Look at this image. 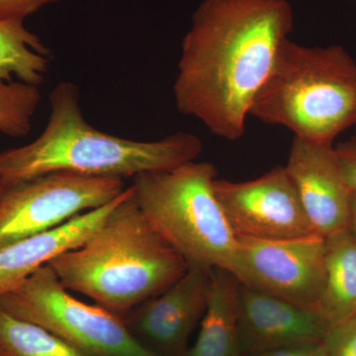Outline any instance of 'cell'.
Wrapping results in <instances>:
<instances>
[{
  "label": "cell",
  "instance_id": "obj_21",
  "mask_svg": "<svg viewBox=\"0 0 356 356\" xmlns=\"http://www.w3.org/2000/svg\"><path fill=\"white\" fill-rule=\"evenodd\" d=\"M344 181L353 193H356V138L341 143L334 147Z\"/></svg>",
  "mask_w": 356,
  "mask_h": 356
},
{
  "label": "cell",
  "instance_id": "obj_20",
  "mask_svg": "<svg viewBox=\"0 0 356 356\" xmlns=\"http://www.w3.org/2000/svg\"><path fill=\"white\" fill-rule=\"evenodd\" d=\"M60 0H0V20L24 22L40 9Z\"/></svg>",
  "mask_w": 356,
  "mask_h": 356
},
{
  "label": "cell",
  "instance_id": "obj_1",
  "mask_svg": "<svg viewBox=\"0 0 356 356\" xmlns=\"http://www.w3.org/2000/svg\"><path fill=\"white\" fill-rule=\"evenodd\" d=\"M294 26L288 0H203L181 44L175 86L180 113L234 142Z\"/></svg>",
  "mask_w": 356,
  "mask_h": 356
},
{
  "label": "cell",
  "instance_id": "obj_8",
  "mask_svg": "<svg viewBox=\"0 0 356 356\" xmlns=\"http://www.w3.org/2000/svg\"><path fill=\"white\" fill-rule=\"evenodd\" d=\"M238 241L233 275L241 284L314 310L325 286V238Z\"/></svg>",
  "mask_w": 356,
  "mask_h": 356
},
{
  "label": "cell",
  "instance_id": "obj_18",
  "mask_svg": "<svg viewBox=\"0 0 356 356\" xmlns=\"http://www.w3.org/2000/svg\"><path fill=\"white\" fill-rule=\"evenodd\" d=\"M41 102L39 86L13 81L0 86V133L9 137H26Z\"/></svg>",
  "mask_w": 356,
  "mask_h": 356
},
{
  "label": "cell",
  "instance_id": "obj_7",
  "mask_svg": "<svg viewBox=\"0 0 356 356\" xmlns=\"http://www.w3.org/2000/svg\"><path fill=\"white\" fill-rule=\"evenodd\" d=\"M122 178L51 172L7 182L0 191V248L58 228L121 195Z\"/></svg>",
  "mask_w": 356,
  "mask_h": 356
},
{
  "label": "cell",
  "instance_id": "obj_4",
  "mask_svg": "<svg viewBox=\"0 0 356 356\" xmlns=\"http://www.w3.org/2000/svg\"><path fill=\"white\" fill-rule=\"evenodd\" d=\"M264 123L295 137L332 145L356 127V62L339 44L306 47L287 39L250 110Z\"/></svg>",
  "mask_w": 356,
  "mask_h": 356
},
{
  "label": "cell",
  "instance_id": "obj_14",
  "mask_svg": "<svg viewBox=\"0 0 356 356\" xmlns=\"http://www.w3.org/2000/svg\"><path fill=\"white\" fill-rule=\"evenodd\" d=\"M240 282L233 274L212 268L207 309L197 341L185 356H243L238 339Z\"/></svg>",
  "mask_w": 356,
  "mask_h": 356
},
{
  "label": "cell",
  "instance_id": "obj_2",
  "mask_svg": "<svg viewBox=\"0 0 356 356\" xmlns=\"http://www.w3.org/2000/svg\"><path fill=\"white\" fill-rule=\"evenodd\" d=\"M69 291L121 318L177 282L188 268L140 209L133 185L81 245L49 262Z\"/></svg>",
  "mask_w": 356,
  "mask_h": 356
},
{
  "label": "cell",
  "instance_id": "obj_13",
  "mask_svg": "<svg viewBox=\"0 0 356 356\" xmlns=\"http://www.w3.org/2000/svg\"><path fill=\"white\" fill-rule=\"evenodd\" d=\"M123 193L102 207L72 218L57 229L0 248V297L19 287L58 254L81 245L108 216Z\"/></svg>",
  "mask_w": 356,
  "mask_h": 356
},
{
  "label": "cell",
  "instance_id": "obj_11",
  "mask_svg": "<svg viewBox=\"0 0 356 356\" xmlns=\"http://www.w3.org/2000/svg\"><path fill=\"white\" fill-rule=\"evenodd\" d=\"M285 168L316 235L325 238L348 229L353 191L344 181L332 145L294 137Z\"/></svg>",
  "mask_w": 356,
  "mask_h": 356
},
{
  "label": "cell",
  "instance_id": "obj_10",
  "mask_svg": "<svg viewBox=\"0 0 356 356\" xmlns=\"http://www.w3.org/2000/svg\"><path fill=\"white\" fill-rule=\"evenodd\" d=\"M212 268L188 264L186 273L123 320L131 334L159 356H185L192 332L207 309Z\"/></svg>",
  "mask_w": 356,
  "mask_h": 356
},
{
  "label": "cell",
  "instance_id": "obj_25",
  "mask_svg": "<svg viewBox=\"0 0 356 356\" xmlns=\"http://www.w3.org/2000/svg\"><path fill=\"white\" fill-rule=\"evenodd\" d=\"M355 131H356V127H355Z\"/></svg>",
  "mask_w": 356,
  "mask_h": 356
},
{
  "label": "cell",
  "instance_id": "obj_24",
  "mask_svg": "<svg viewBox=\"0 0 356 356\" xmlns=\"http://www.w3.org/2000/svg\"><path fill=\"white\" fill-rule=\"evenodd\" d=\"M2 184H3V182H2L1 177H0V191H1V188H2Z\"/></svg>",
  "mask_w": 356,
  "mask_h": 356
},
{
  "label": "cell",
  "instance_id": "obj_23",
  "mask_svg": "<svg viewBox=\"0 0 356 356\" xmlns=\"http://www.w3.org/2000/svg\"><path fill=\"white\" fill-rule=\"evenodd\" d=\"M348 229L356 238V193H353V195H351L350 227H348Z\"/></svg>",
  "mask_w": 356,
  "mask_h": 356
},
{
  "label": "cell",
  "instance_id": "obj_22",
  "mask_svg": "<svg viewBox=\"0 0 356 356\" xmlns=\"http://www.w3.org/2000/svg\"><path fill=\"white\" fill-rule=\"evenodd\" d=\"M248 356H325L324 341L318 343L285 346Z\"/></svg>",
  "mask_w": 356,
  "mask_h": 356
},
{
  "label": "cell",
  "instance_id": "obj_12",
  "mask_svg": "<svg viewBox=\"0 0 356 356\" xmlns=\"http://www.w3.org/2000/svg\"><path fill=\"white\" fill-rule=\"evenodd\" d=\"M329 331L315 311L240 283L238 339L243 356L318 343Z\"/></svg>",
  "mask_w": 356,
  "mask_h": 356
},
{
  "label": "cell",
  "instance_id": "obj_6",
  "mask_svg": "<svg viewBox=\"0 0 356 356\" xmlns=\"http://www.w3.org/2000/svg\"><path fill=\"white\" fill-rule=\"evenodd\" d=\"M49 264L0 297V308L38 325L86 356H159L131 334L123 320L70 294Z\"/></svg>",
  "mask_w": 356,
  "mask_h": 356
},
{
  "label": "cell",
  "instance_id": "obj_9",
  "mask_svg": "<svg viewBox=\"0 0 356 356\" xmlns=\"http://www.w3.org/2000/svg\"><path fill=\"white\" fill-rule=\"evenodd\" d=\"M214 191L236 236L286 240L316 235L285 166L250 181L216 178Z\"/></svg>",
  "mask_w": 356,
  "mask_h": 356
},
{
  "label": "cell",
  "instance_id": "obj_19",
  "mask_svg": "<svg viewBox=\"0 0 356 356\" xmlns=\"http://www.w3.org/2000/svg\"><path fill=\"white\" fill-rule=\"evenodd\" d=\"M324 343L325 356H356V316L332 327Z\"/></svg>",
  "mask_w": 356,
  "mask_h": 356
},
{
  "label": "cell",
  "instance_id": "obj_3",
  "mask_svg": "<svg viewBox=\"0 0 356 356\" xmlns=\"http://www.w3.org/2000/svg\"><path fill=\"white\" fill-rule=\"evenodd\" d=\"M50 106L48 124L38 139L0 153L4 184L60 172L124 179L172 170L196 161L202 152V142L191 133L135 140L97 130L84 119L79 86L69 81L51 90Z\"/></svg>",
  "mask_w": 356,
  "mask_h": 356
},
{
  "label": "cell",
  "instance_id": "obj_16",
  "mask_svg": "<svg viewBox=\"0 0 356 356\" xmlns=\"http://www.w3.org/2000/svg\"><path fill=\"white\" fill-rule=\"evenodd\" d=\"M50 51L24 22L0 20V86L21 83L39 86L50 67Z\"/></svg>",
  "mask_w": 356,
  "mask_h": 356
},
{
  "label": "cell",
  "instance_id": "obj_5",
  "mask_svg": "<svg viewBox=\"0 0 356 356\" xmlns=\"http://www.w3.org/2000/svg\"><path fill=\"white\" fill-rule=\"evenodd\" d=\"M215 165L193 161L134 177L136 201L163 238L188 264L234 274L238 236L214 191Z\"/></svg>",
  "mask_w": 356,
  "mask_h": 356
},
{
  "label": "cell",
  "instance_id": "obj_17",
  "mask_svg": "<svg viewBox=\"0 0 356 356\" xmlns=\"http://www.w3.org/2000/svg\"><path fill=\"white\" fill-rule=\"evenodd\" d=\"M0 356H86L53 332L0 308Z\"/></svg>",
  "mask_w": 356,
  "mask_h": 356
},
{
  "label": "cell",
  "instance_id": "obj_15",
  "mask_svg": "<svg viewBox=\"0 0 356 356\" xmlns=\"http://www.w3.org/2000/svg\"><path fill=\"white\" fill-rule=\"evenodd\" d=\"M329 329L356 316V238L350 229L325 238V281L314 310Z\"/></svg>",
  "mask_w": 356,
  "mask_h": 356
}]
</instances>
